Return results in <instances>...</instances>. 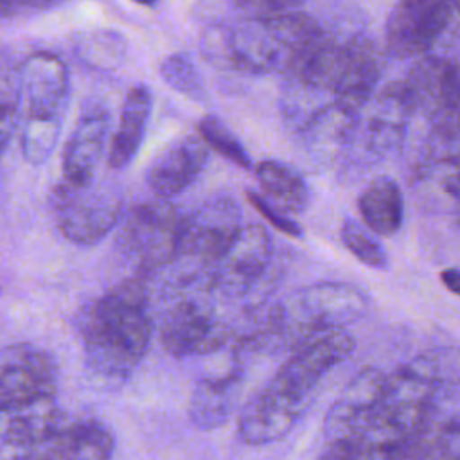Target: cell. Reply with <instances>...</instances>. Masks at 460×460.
I'll return each mask as SVG.
<instances>
[{"mask_svg":"<svg viewBox=\"0 0 460 460\" xmlns=\"http://www.w3.org/2000/svg\"><path fill=\"white\" fill-rule=\"evenodd\" d=\"M411 115L415 111L404 79L374 93L359 111L352 138L340 160L341 174H359L395 151L404 140Z\"/></svg>","mask_w":460,"mask_h":460,"instance_id":"obj_8","label":"cell"},{"mask_svg":"<svg viewBox=\"0 0 460 460\" xmlns=\"http://www.w3.org/2000/svg\"><path fill=\"white\" fill-rule=\"evenodd\" d=\"M383 58L365 36L338 40L322 32L286 74L311 92L361 111L376 93Z\"/></svg>","mask_w":460,"mask_h":460,"instance_id":"obj_5","label":"cell"},{"mask_svg":"<svg viewBox=\"0 0 460 460\" xmlns=\"http://www.w3.org/2000/svg\"><path fill=\"white\" fill-rule=\"evenodd\" d=\"M368 309L367 295L347 282H316L277 302L255 332L239 341L244 350H293L304 341L359 320Z\"/></svg>","mask_w":460,"mask_h":460,"instance_id":"obj_4","label":"cell"},{"mask_svg":"<svg viewBox=\"0 0 460 460\" xmlns=\"http://www.w3.org/2000/svg\"><path fill=\"white\" fill-rule=\"evenodd\" d=\"M214 293L210 271L178 277L165 288L167 307L160 322V341L174 358L208 356L230 340V329L216 318L207 295Z\"/></svg>","mask_w":460,"mask_h":460,"instance_id":"obj_7","label":"cell"},{"mask_svg":"<svg viewBox=\"0 0 460 460\" xmlns=\"http://www.w3.org/2000/svg\"><path fill=\"white\" fill-rule=\"evenodd\" d=\"M358 117V110L340 101H331L295 131L304 155L314 167L325 169L340 164L352 138Z\"/></svg>","mask_w":460,"mask_h":460,"instance_id":"obj_18","label":"cell"},{"mask_svg":"<svg viewBox=\"0 0 460 460\" xmlns=\"http://www.w3.org/2000/svg\"><path fill=\"white\" fill-rule=\"evenodd\" d=\"M183 225L185 214L165 198L137 203L120 226L119 250L140 273H156L178 259Z\"/></svg>","mask_w":460,"mask_h":460,"instance_id":"obj_10","label":"cell"},{"mask_svg":"<svg viewBox=\"0 0 460 460\" xmlns=\"http://www.w3.org/2000/svg\"><path fill=\"white\" fill-rule=\"evenodd\" d=\"M404 83L413 111L429 122V144L460 140V59L426 54Z\"/></svg>","mask_w":460,"mask_h":460,"instance_id":"obj_11","label":"cell"},{"mask_svg":"<svg viewBox=\"0 0 460 460\" xmlns=\"http://www.w3.org/2000/svg\"><path fill=\"white\" fill-rule=\"evenodd\" d=\"M59 370L56 359L32 343H11L0 358V406L9 408L43 397H56Z\"/></svg>","mask_w":460,"mask_h":460,"instance_id":"obj_14","label":"cell"},{"mask_svg":"<svg viewBox=\"0 0 460 460\" xmlns=\"http://www.w3.org/2000/svg\"><path fill=\"white\" fill-rule=\"evenodd\" d=\"M198 133L208 144V147H212L223 158L241 169H252L250 153L237 138V135L228 128V124L217 115H205L203 119H199Z\"/></svg>","mask_w":460,"mask_h":460,"instance_id":"obj_28","label":"cell"},{"mask_svg":"<svg viewBox=\"0 0 460 460\" xmlns=\"http://www.w3.org/2000/svg\"><path fill=\"white\" fill-rule=\"evenodd\" d=\"M322 32L313 16L293 9L270 16H248L235 25H212L201 36V50L219 68L286 75Z\"/></svg>","mask_w":460,"mask_h":460,"instance_id":"obj_3","label":"cell"},{"mask_svg":"<svg viewBox=\"0 0 460 460\" xmlns=\"http://www.w3.org/2000/svg\"><path fill=\"white\" fill-rule=\"evenodd\" d=\"M133 2H137V4H140V5H155L158 0H133Z\"/></svg>","mask_w":460,"mask_h":460,"instance_id":"obj_36","label":"cell"},{"mask_svg":"<svg viewBox=\"0 0 460 460\" xmlns=\"http://www.w3.org/2000/svg\"><path fill=\"white\" fill-rule=\"evenodd\" d=\"M54 2L56 0H2V7H4V14L7 16L11 11H16L22 7H45Z\"/></svg>","mask_w":460,"mask_h":460,"instance_id":"obj_34","label":"cell"},{"mask_svg":"<svg viewBox=\"0 0 460 460\" xmlns=\"http://www.w3.org/2000/svg\"><path fill=\"white\" fill-rule=\"evenodd\" d=\"M340 237L343 246L365 266L385 270L388 266V255L381 243L374 237V232L350 217L343 219Z\"/></svg>","mask_w":460,"mask_h":460,"instance_id":"obj_29","label":"cell"},{"mask_svg":"<svg viewBox=\"0 0 460 460\" xmlns=\"http://www.w3.org/2000/svg\"><path fill=\"white\" fill-rule=\"evenodd\" d=\"M208 160L210 147L201 137H180L153 158L146 171V181L155 196L171 199L198 180Z\"/></svg>","mask_w":460,"mask_h":460,"instance_id":"obj_19","label":"cell"},{"mask_svg":"<svg viewBox=\"0 0 460 460\" xmlns=\"http://www.w3.org/2000/svg\"><path fill=\"white\" fill-rule=\"evenodd\" d=\"M20 149L25 162L45 164L52 155L70 95L65 61L49 52L31 54L18 68Z\"/></svg>","mask_w":460,"mask_h":460,"instance_id":"obj_6","label":"cell"},{"mask_svg":"<svg viewBox=\"0 0 460 460\" xmlns=\"http://www.w3.org/2000/svg\"><path fill=\"white\" fill-rule=\"evenodd\" d=\"M74 52L81 63L95 70H115L126 56L124 38L110 29L81 32L74 38Z\"/></svg>","mask_w":460,"mask_h":460,"instance_id":"obj_26","label":"cell"},{"mask_svg":"<svg viewBox=\"0 0 460 460\" xmlns=\"http://www.w3.org/2000/svg\"><path fill=\"white\" fill-rule=\"evenodd\" d=\"M153 325L146 284L128 279L113 286L77 316L86 367L104 377H126L144 359Z\"/></svg>","mask_w":460,"mask_h":460,"instance_id":"obj_2","label":"cell"},{"mask_svg":"<svg viewBox=\"0 0 460 460\" xmlns=\"http://www.w3.org/2000/svg\"><path fill=\"white\" fill-rule=\"evenodd\" d=\"M460 43V0H444V27L437 50H447Z\"/></svg>","mask_w":460,"mask_h":460,"instance_id":"obj_33","label":"cell"},{"mask_svg":"<svg viewBox=\"0 0 460 460\" xmlns=\"http://www.w3.org/2000/svg\"><path fill=\"white\" fill-rule=\"evenodd\" d=\"M255 176L268 199L286 212H304L311 203V190L298 169L280 160H262L255 167Z\"/></svg>","mask_w":460,"mask_h":460,"instance_id":"obj_25","label":"cell"},{"mask_svg":"<svg viewBox=\"0 0 460 460\" xmlns=\"http://www.w3.org/2000/svg\"><path fill=\"white\" fill-rule=\"evenodd\" d=\"M271 259V237L261 225H246L210 270L212 291L225 298L244 296Z\"/></svg>","mask_w":460,"mask_h":460,"instance_id":"obj_16","label":"cell"},{"mask_svg":"<svg viewBox=\"0 0 460 460\" xmlns=\"http://www.w3.org/2000/svg\"><path fill=\"white\" fill-rule=\"evenodd\" d=\"M160 75L172 90L194 102H205L208 99L203 77L192 58L185 52L169 54L160 63Z\"/></svg>","mask_w":460,"mask_h":460,"instance_id":"obj_27","label":"cell"},{"mask_svg":"<svg viewBox=\"0 0 460 460\" xmlns=\"http://www.w3.org/2000/svg\"><path fill=\"white\" fill-rule=\"evenodd\" d=\"M440 279L444 282V286L453 291L455 295L460 296V270L458 268H449V270H444L440 273Z\"/></svg>","mask_w":460,"mask_h":460,"instance_id":"obj_35","label":"cell"},{"mask_svg":"<svg viewBox=\"0 0 460 460\" xmlns=\"http://www.w3.org/2000/svg\"><path fill=\"white\" fill-rule=\"evenodd\" d=\"M49 210L59 234L77 244L93 246L102 241L122 216V192L113 181L56 183L49 194Z\"/></svg>","mask_w":460,"mask_h":460,"instance_id":"obj_9","label":"cell"},{"mask_svg":"<svg viewBox=\"0 0 460 460\" xmlns=\"http://www.w3.org/2000/svg\"><path fill=\"white\" fill-rule=\"evenodd\" d=\"M426 456H460V419L426 435Z\"/></svg>","mask_w":460,"mask_h":460,"instance_id":"obj_31","label":"cell"},{"mask_svg":"<svg viewBox=\"0 0 460 460\" xmlns=\"http://www.w3.org/2000/svg\"><path fill=\"white\" fill-rule=\"evenodd\" d=\"M345 329L322 332L291 350L275 376L248 399L237 420V437L248 446L284 438L305 411L320 381L354 352Z\"/></svg>","mask_w":460,"mask_h":460,"instance_id":"obj_1","label":"cell"},{"mask_svg":"<svg viewBox=\"0 0 460 460\" xmlns=\"http://www.w3.org/2000/svg\"><path fill=\"white\" fill-rule=\"evenodd\" d=\"M307 0H234L235 7L246 16H270L293 11Z\"/></svg>","mask_w":460,"mask_h":460,"instance_id":"obj_32","label":"cell"},{"mask_svg":"<svg viewBox=\"0 0 460 460\" xmlns=\"http://www.w3.org/2000/svg\"><path fill=\"white\" fill-rule=\"evenodd\" d=\"M444 0H399L386 20V45L397 58H422L438 49Z\"/></svg>","mask_w":460,"mask_h":460,"instance_id":"obj_17","label":"cell"},{"mask_svg":"<svg viewBox=\"0 0 460 460\" xmlns=\"http://www.w3.org/2000/svg\"><path fill=\"white\" fill-rule=\"evenodd\" d=\"M243 370L239 367L221 374L201 377L189 399L190 422L203 431L221 428L235 410L241 397Z\"/></svg>","mask_w":460,"mask_h":460,"instance_id":"obj_22","label":"cell"},{"mask_svg":"<svg viewBox=\"0 0 460 460\" xmlns=\"http://www.w3.org/2000/svg\"><path fill=\"white\" fill-rule=\"evenodd\" d=\"M246 196H248L250 205H252L259 214H262V217H264L270 225H273L279 232H282V234H286V235H289V237H295V239H300V237H302V228H300V225H298L293 217H289V216H288L289 212H286L282 207H279V205L273 203L271 199H268V198H264V196H261L259 192H253V190H248Z\"/></svg>","mask_w":460,"mask_h":460,"instance_id":"obj_30","label":"cell"},{"mask_svg":"<svg viewBox=\"0 0 460 460\" xmlns=\"http://www.w3.org/2000/svg\"><path fill=\"white\" fill-rule=\"evenodd\" d=\"M358 210L363 223L376 235L390 237L397 234L404 216L401 187L390 176H376L359 194Z\"/></svg>","mask_w":460,"mask_h":460,"instance_id":"obj_24","label":"cell"},{"mask_svg":"<svg viewBox=\"0 0 460 460\" xmlns=\"http://www.w3.org/2000/svg\"><path fill=\"white\" fill-rule=\"evenodd\" d=\"M151 106L153 95L146 84H135L128 90L120 108L117 129L110 142L108 164L111 169L119 171L133 162L146 135Z\"/></svg>","mask_w":460,"mask_h":460,"instance_id":"obj_23","label":"cell"},{"mask_svg":"<svg viewBox=\"0 0 460 460\" xmlns=\"http://www.w3.org/2000/svg\"><path fill=\"white\" fill-rule=\"evenodd\" d=\"M241 228V208L234 198L219 194L205 199L185 216L176 259L185 262L180 275L210 271L235 241Z\"/></svg>","mask_w":460,"mask_h":460,"instance_id":"obj_13","label":"cell"},{"mask_svg":"<svg viewBox=\"0 0 460 460\" xmlns=\"http://www.w3.org/2000/svg\"><path fill=\"white\" fill-rule=\"evenodd\" d=\"M386 388V376L376 367L361 368L327 410L322 435L327 458H354L358 442L370 424Z\"/></svg>","mask_w":460,"mask_h":460,"instance_id":"obj_12","label":"cell"},{"mask_svg":"<svg viewBox=\"0 0 460 460\" xmlns=\"http://www.w3.org/2000/svg\"><path fill=\"white\" fill-rule=\"evenodd\" d=\"M66 415L56 397H43L31 402L2 408L0 458L38 460L41 447L65 422Z\"/></svg>","mask_w":460,"mask_h":460,"instance_id":"obj_15","label":"cell"},{"mask_svg":"<svg viewBox=\"0 0 460 460\" xmlns=\"http://www.w3.org/2000/svg\"><path fill=\"white\" fill-rule=\"evenodd\" d=\"M110 115L99 102L84 104L61 155L63 178L70 181H90L104 155Z\"/></svg>","mask_w":460,"mask_h":460,"instance_id":"obj_20","label":"cell"},{"mask_svg":"<svg viewBox=\"0 0 460 460\" xmlns=\"http://www.w3.org/2000/svg\"><path fill=\"white\" fill-rule=\"evenodd\" d=\"M113 449L115 438L104 422L66 417L41 447L38 460H102L110 458Z\"/></svg>","mask_w":460,"mask_h":460,"instance_id":"obj_21","label":"cell"}]
</instances>
